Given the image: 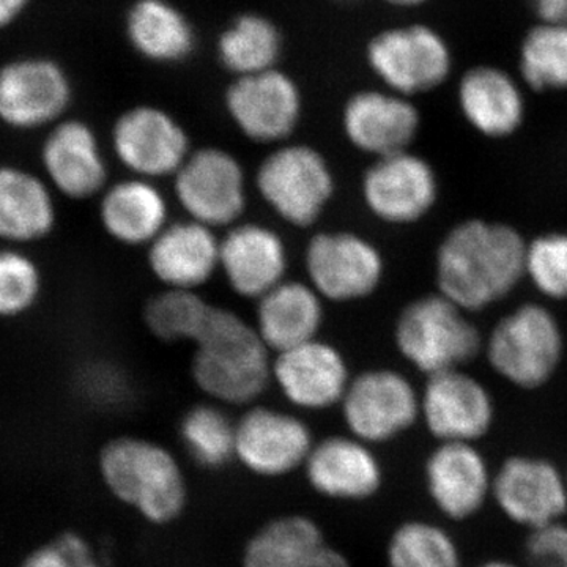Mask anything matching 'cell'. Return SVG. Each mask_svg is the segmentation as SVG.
Wrapping results in <instances>:
<instances>
[{"label": "cell", "instance_id": "cell-1", "mask_svg": "<svg viewBox=\"0 0 567 567\" xmlns=\"http://www.w3.org/2000/svg\"><path fill=\"white\" fill-rule=\"evenodd\" d=\"M527 246L506 224L483 219L457 224L436 252L440 293L466 312L495 305L524 278Z\"/></svg>", "mask_w": 567, "mask_h": 567}, {"label": "cell", "instance_id": "cell-2", "mask_svg": "<svg viewBox=\"0 0 567 567\" xmlns=\"http://www.w3.org/2000/svg\"><path fill=\"white\" fill-rule=\"evenodd\" d=\"M271 368L274 353L254 324L233 309L216 305L203 334L194 342V385L215 404L251 406L274 383Z\"/></svg>", "mask_w": 567, "mask_h": 567}, {"label": "cell", "instance_id": "cell-3", "mask_svg": "<svg viewBox=\"0 0 567 567\" xmlns=\"http://www.w3.org/2000/svg\"><path fill=\"white\" fill-rule=\"evenodd\" d=\"M104 487L153 525H169L188 505V483L173 451L144 436L111 440L99 457Z\"/></svg>", "mask_w": 567, "mask_h": 567}, {"label": "cell", "instance_id": "cell-4", "mask_svg": "<svg viewBox=\"0 0 567 567\" xmlns=\"http://www.w3.org/2000/svg\"><path fill=\"white\" fill-rule=\"evenodd\" d=\"M254 185L264 204L297 229L319 223L336 193L334 173L323 153L297 142L271 148L257 166Z\"/></svg>", "mask_w": 567, "mask_h": 567}, {"label": "cell", "instance_id": "cell-5", "mask_svg": "<svg viewBox=\"0 0 567 567\" xmlns=\"http://www.w3.org/2000/svg\"><path fill=\"white\" fill-rule=\"evenodd\" d=\"M365 63L388 91L415 99L453 76V47L427 22H405L377 32L365 44Z\"/></svg>", "mask_w": 567, "mask_h": 567}, {"label": "cell", "instance_id": "cell-6", "mask_svg": "<svg viewBox=\"0 0 567 567\" xmlns=\"http://www.w3.org/2000/svg\"><path fill=\"white\" fill-rule=\"evenodd\" d=\"M394 339L402 357L427 377L462 369L483 344L465 309L440 292L406 306L395 323Z\"/></svg>", "mask_w": 567, "mask_h": 567}, {"label": "cell", "instance_id": "cell-7", "mask_svg": "<svg viewBox=\"0 0 567 567\" xmlns=\"http://www.w3.org/2000/svg\"><path fill=\"white\" fill-rule=\"evenodd\" d=\"M74 87L69 71L47 54H18L0 63V125L13 132L50 130L69 117Z\"/></svg>", "mask_w": 567, "mask_h": 567}, {"label": "cell", "instance_id": "cell-8", "mask_svg": "<svg viewBox=\"0 0 567 567\" xmlns=\"http://www.w3.org/2000/svg\"><path fill=\"white\" fill-rule=\"evenodd\" d=\"M558 320L540 305H524L499 320L488 338V363L507 382L522 390L546 385L561 361Z\"/></svg>", "mask_w": 567, "mask_h": 567}, {"label": "cell", "instance_id": "cell-9", "mask_svg": "<svg viewBox=\"0 0 567 567\" xmlns=\"http://www.w3.org/2000/svg\"><path fill=\"white\" fill-rule=\"evenodd\" d=\"M174 196L186 218L229 229L248 207V175L244 164L216 145L197 148L173 177Z\"/></svg>", "mask_w": 567, "mask_h": 567}, {"label": "cell", "instance_id": "cell-10", "mask_svg": "<svg viewBox=\"0 0 567 567\" xmlns=\"http://www.w3.org/2000/svg\"><path fill=\"white\" fill-rule=\"evenodd\" d=\"M306 281L331 303H353L375 292L385 275L382 252L363 235L324 230L305 249Z\"/></svg>", "mask_w": 567, "mask_h": 567}, {"label": "cell", "instance_id": "cell-11", "mask_svg": "<svg viewBox=\"0 0 567 567\" xmlns=\"http://www.w3.org/2000/svg\"><path fill=\"white\" fill-rule=\"evenodd\" d=\"M339 409L350 435L385 445L421 420V394L401 372L369 369L352 377Z\"/></svg>", "mask_w": 567, "mask_h": 567}, {"label": "cell", "instance_id": "cell-12", "mask_svg": "<svg viewBox=\"0 0 567 567\" xmlns=\"http://www.w3.org/2000/svg\"><path fill=\"white\" fill-rule=\"evenodd\" d=\"M230 121L246 140L260 145L289 142L303 117V93L286 71L235 78L224 95Z\"/></svg>", "mask_w": 567, "mask_h": 567}, {"label": "cell", "instance_id": "cell-13", "mask_svg": "<svg viewBox=\"0 0 567 567\" xmlns=\"http://www.w3.org/2000/svg\"><path fill=\"white\" fill-rule=\"evenodd\" d=\"M111 145L130 175L153 182L173 178L193 152L185 126L155 104L123 111L112 125Z\"/></svg>", "mask_w": 567, "mask_h": 567}, {"label": "cell", "instance_id": "cell-14", "mask_svg": "<svg viewBox=\"0 0 567 567\" xmlns=\"http://www.w3.org/2000/svg\"><path fill=\"white\" fill-rule=\"evenodd\" d=\"M315 443L297 413L256 404L237 420L235 461L252 475L278 480L303 468Z\"/></svg>", "mask_w": 567, "mask_h": 567}, {"label": "cell", "instance_id": "cell-15", "mask_svg": "<svg viewBox=\"0 0 567 567\" xmlns=\"http://www.w3.org/2000/svg\"><path fill=\"white\" fill-rule=\"evenodd\" d=\"M492 502L507 520L528 532L565 520V470L546 457H507L494 472Z\"/></svg>", "mask_w": 567, "mask_h": 567}, {"label": "cell", "instance_id": "cell-16", "mask_svg": "<svg viewBox=\"0 0 567 567\" xmlns=\"http://www.w3.org/2000/svg\"><path fill=\"white\" fill-rule=\"evenodd\" d=\"M361 196L374 218L405 226L431 212L439 183L431 164L405 151L374 159L361 178Z\"/></svg>", "mask_w": 567, "mask_h": 567}, {"label": "cell", "instance_id": "cell-17", "mask_svg": "<svg viewBox=\"0 0 567 567\" xmlns=\"http://www.w3.org/2000/svg\"><path fill=\"white\" fill-rule=\"evenodd\" d=\"M494 472L476 443H439L425 458V492L440 516L466 522L491 502Z\"/></svg>", "mask_w": 567, "mask_h": 567}, {"label": "cell", "instance_id": "cell-18", "mask_svg": "<svg viewBox=\"0 0 567 567\" xmlns=\"http://www.w3.org/2000/svg\"><path fill=\"white\" fill-rule=\"evenodd\" d=\"M44 178L54 193L71 200L102 196L110 166L91 123L65 117L48 130L40 148Z\"/></svg>", "mask_w": 567, "mask_h": 567}, {"label": "cell", "instance_id": "cell-19", "mask_svg": "<svg viewBox=\"0 0 567 567\" xmlns=\"http://www.w3.org/2000/svg\"><path fill=\"white\" fill-rule=\"evenodd\" d=\"M271 379L282 398L300 412L341 405L350 382L349 363L338 347L317 338L274 357Z\"/></svg>", "mask_w": 567, "mask_h": 567}, {"label": "cell", "instance_id": "cell-20", "mask_svg": "<svg viewBox=\"0 0 567 567\" xmlns=\"http://www.w3.org/2000/svg\"><path fill=\"white\" fill-rule=\"evenodd\" d=\"M421 420L439 443H476L494 425V399L462 369L427 377L421 393Z\"/></svg>", "mask_w": 567, "mask_h": 567}, {"label": "cell", "instance_id": "cell-21", "mask_svg": "<svg viewBox=\"0 0 567 567\" xmlns=\"http://www.w3.org/2000/svg\"><path fill=\"white\" fill-rule=\"evenodd\" d=\"M342 132L357 151L374 158L409 151L421 128L413 99L385 87L354 92L342 107Z\"/></svg>", "mask_w": 567, "mask_h": 567}, {"label": "cell", "instance_id": "cell-22", "mask_svg": "<svg viewBox=\"0 0 567 567\" xmlns=\"http://www.w3.org/2000/svg\"><path fill=\"white\" fill-rule=\"evenodd\" d=\"M303 470L312 491L334 502H368L385 483V470L374 446L350 434L316 442Z\"/></svg>", "mask_w": 567, "mask_h": 567}, {"label": "cell", "instance_id": "cell-23", "mask_svg": "<svg viewBox=\"0 0 567 567\" xmlns=\"http://www.w3.org/2000/svg\"><path fill=\"white\" fill-rule=\"evenodd\" d=\"M289 251L282 235L262 223L240 221L221 237L219 274L246 300H259L287 279Z\"/></svg>", "mask_w": 567, "mask_h": 567}, {"label": "cell", "instance_id": "cell-24", "mask_svg": "<svg viewBox=\"0 0 567 567\" xmlns=\"http://www.w3.org/2000/svg\"><path fill=\"white\" fill-rule=\"evenodd\" d=\"M520 78L494 63H477L461 74L458 111L476 133L491 140L513 136L527 117V99Z\"/></svg>", "mask_w": 567, "mask_h": 567}, {"label": "cell", "instance_id": "cell-25", "mask_svg": "<svg viewBox=\"0 0 567 567\" xmlns=\"http://www.w3.org/2000/svg\"><path fill=\"white\" fill-rule=\"evenodd\" d=\"M221 238L216 230L186 218L171 221L147 246V267L163 289H203L219 274Z\"/></svg>", "mask_w": 567, "mask_h": 567}, {"label": "cell", "instance_id": "cell-26", "mask_svg": "<svg viewBox=\"0 0 567 567\" xmlns=\"http://www.w3.org/2000/svg\"><path fill=\"white\" fill-rule=\"evenodd\" d=\"M244 567H353L328 543L315 518L290 514L274 518L245 546Z\"/></svg>", "mask_w": 567, "mask_h": 567}, {"label": "cell", "instance_id": "cell-27", "mask_svg": "<svg viewBox=\"0 0 567 567\" xmlns=\"http://www.w3.org/2000/svg\"><path fill=\"white\" fill-rule=\"evenodd\" d=\"M169 200L156 182L147 178H123L107 185L99 203V218L111 240L128 248L148 245L166 229Z\"/></svg>", "mask_w": 567, "mask_h": 567}, {"label": "cell", "instance_id": "cell-28", "mask_svg": "<svg viewBox=\"0 0 567 567\" xmlns=\"http://www.w3.org/2000/svg\"><path fill=\"white\" fill-rule=\"evenodd\" d=\"M324 303L308 281L289 279L256 301L254 328L271 353H281L319 338Z\"/></svg>", "mask_w": 567, "mask_h": 567}, {"label": "cell", "instance_id": "cell-29", "mask_svg": "<svg viewBox=\"0 0 567 567\" xmlns=\"http://www.w3.org/2000/svg\"><path fill=\"white\" fill-rule=\"evenodd\" d=\"M54 194L47 178L0 164V240L31 245L50 237L58 224Z\"/></svg>", "mask_w": 567, "mask_h": 567}, {"label": "cell", "instance_id": "cell-30", "mask_svg": "<svg viewBox=\"0 0 567 567\" xmlns=\"http://www.w3.org/2000/svg\"><path fill=\"white\" fill-rule=\"evenodd\" d=\"M125 33L133 50L155 63L186 61L196 48L192 22L169 0H136L126 13Z\"/></svg>", "mask_w": 567, "mask_h": 567}, {"label": "cell", "instance_id": "cell-31", "mask_svg": "<svg viewBox=\"0 0 567 567\" xmlns=\"http://www.w3.org/2000/svg\"><path fill=\"white\" fill-rule=\"evenodd\" d=\"M281 52L278 25L259 13L241 14L218 40L219 62L235 78L276 69Z\"/></svg>", "mask_w": 567, "mask_h": 567}, {"label": "cell", "instance_id": "cell-32", "mask_svg": "<svg viewBox=\"0 0 567 567\" xmlns=\"http://www.w3.org/2000/svg\"><path fill=\"white\" fill-rule=\"evenodd\" d=\"M517 76L537 93L567 91V21L537 22L520 44Z\"/></svg>", "mask_w": 567, "mask_h": 567}, {"label": "cell", "instance_id": "cell-33", "mask_svg": "<svg viewBox=\"0 0 567 567\" xmlns=\"http://www.w3.org/2000/svg\"><path fill=\"white\" fill-rule=\"evenodd\" d=\"M215 306L196 290L163 289L144 306L142 319L153 338L164 344L194 342L203 334Z\"/></svg>", "mask_w": 567, "mask_h": 567}, {"label": "cell", "instance_id": "cell-34", "mask_svg": "<svg viewBox=\"0 0 567 567\" xmlns=\"http://www.w3.org/2000/svg\"><path fill=\"white\" fill-rule=\"evenodd\" d=\"M182 445L194 464L205 470H221L235 461L237 421L223 405L200 402L181 421Z\"/></svg>", "mask_w": 567, "mask_h": 567}, {"label": "cell", "instance_id": "cell-35", "mask_svg": "<svg viewBox=\"0 0 567 567\" xmlns=\"http://www.w3.org/2000/svg\"><path fill=\"white\" fill-rule=\"evenodd\" d=\"M386 567H464L456 537L443 525L410 518L388 539Z\"/></svg>", "mask_w": 567, "mask_h": 567}, {"label": "cell", "instance_id": "cell-36", "mask_svg": "<svg viewBox=\"0 0 567 567\" xmlns=\"http://www.w3.org/2000/svg\"><path fill=\"white\" fill-rule=\"evenodd\" d=\"M43 276L31 256L20 249H0V319L31 311L40 300Z\"/></svg>", "mask_w": 567, "mask_h": 567}, {"label": "cell", "instance_id": "cell-37", "mask_svg": "<svg viewBox=\"0 0 567 567\" xmlns=\"http://www.w3.org/2000/svg\"><path fill=\"white\" fill-rule=\"evenodd\" d=\"M525 275L540 293L567 300V233L540 235L527 246Z\"/></svg>", "mask_w": 567, "mask_h": 567}, {"label": "cell", "instance_id": "cell-38", "mask_svg": "<svg viewBox=\"0 0 567 567\" xmlns=\"http://www.w3.org/2000/svg\"><path fill=\"white\" fill-rule=\"evenodd\" d=\"M20 567H106L91 543L76 532H65L33 548Z\"/></svg>", "mask_w": 567, "mask_h": 567}, {"label": "cell", "instance_id": "cell-39", "mask_svg": "<svg viewBox=\"0 0 567 567\" xmlns=\"http://www.w3.org/2000/svg\"><path fill=\"white\" fill-rule=\"evenodd\" d=\"M524 550L527 567H567V522L532 529Z\"/></svg>", "mask_w": 567, "mask_h": 567}, {"label": "cell", "instance_id": "cell-40", "mask_svg": "<svg viewBox=\"0 0 567 567\" xmlns=\"http://www.w3.org/2000/svg\"><path fill=\"white\" fill-rule=\"evenodd\" d=\"M35 0H0V33L11 31L31 11Z\"/></svg>", "mask_w": 567, "mask_h": 567}, {"label": "cell", "instance_id": "cell-41", "mask_svg": "<svg viewBox=\"0 0 567 567\" xmlns=\"http://www.w3.org/2000/svg\"><path fill=\"white\" fill-rule=\"evenodd\" d=\"M537 22H566L567 0H532Z\"/></svg>", "mask_w": 567, "mask_h": 567}, {"label": "cell", "instance_id": "cell-42", "mask_svg": "<svg viewBox=\"0 0 567 567\" xmlns=\"http://www.w3.org/2000/svg\"><path fill=\"white\" fill-rule=\"evenodd\" d=\"M382 2L398 10H416L427 6L432 0H382Z\"/></svg>", "mask_w": 567, "mask_h": 567}, {"label": "cell", "instance_id": "cell-43", "mask_svg": "<svg viewBox=\"0 0 567 567\" xmlns=\"http://www.w3.org/2000/svg\"><path fill=\"white\" fill-rule=\"evenodd\" d=\"M475 567H527L518 565V563L511 561V559L492 558L486 561L480 563Z\"/></svg>", "mask_w": 567, "mask_h": 567}, {"label": "cell", "instance_id": "cell-44", "mask_svg": "<svg viewBox=\"0 0 567 567\" xmlns=\"http://www.w3.org/2000/svg\"><path fill=\"white\" fill-rule=\"evenodd\" d=\"M565 476H566V484H567V466H566V470H565Z\"/></svg>", "mask_w": 567, "mask_h": 567}]
</instances>
